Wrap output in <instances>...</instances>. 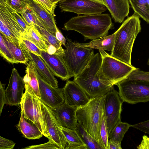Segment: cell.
Wrapping results in <instances>:
<instances>
[{"instance_id": "cell-13", "label": "cell", "mask_w": 149, "mask_h": 149, "mask_svg": "<svg viewBox=\"0 0 149 149\" xmlns=\"http://www.w3.org/2000/svg\"><path fill=\"white\" fill-rule=\"evenodd\" d=\"M40 100L52 109L62 105L65 102L63 88H55L45 81L37 71Z\"/></svg>"}, {"instance_id": "cell-20", "label": "cell", "mask_w": 149, "mask_h": 149, "mask_svg": "<svg viewBox=\"0 0 149 149\" xmlns=\"http://www.w3.org/2000/svg\"><path fill=\"white\" fill-rule=\"evenodd\" d=\"M29 3L46 29L55 36L56 25L54 15L47 12L33 0H29Z\"/></svg>"}, {"instance_id": "cell-16", "label": "cell", "mask_w": 149, "mask_h": 149, "mask_svg": "<svg viewBox=\"0 0 149 149\" xmlns=\"http://www.w3.org/2000/svg\"><path fill=\"white\" fill-rule=\"evenodd\" d=\"M65 101L78 108L86 104L90 98L85 91L73 81L68 80L63 88Z\"/></svg>"}, {"instance_id": "cell-37", "label": "cell", "mask_w": 149, "mask_h": 149, "mask_svg": "<svg viewBox=\"0 0 149 149\" xmlns=\"http://www.w3.org/2000/svg\"><path fill=\"white\" fill-rule=\"evenodd\" d=\"M42 7L49 13L54 15L56 5L49 0H33Z\"/></svg>"}, {"instance_id": "cell-11", "label": "cell", "mask_w": 149, "mask_h": 149, "mask_svg": "<svg viewBox=\"0 0 149 149\" xmlns=\"http://www.w3.org/2000/svg\"><path fill=\"white\" fill-rule=\"evenodd\" d=\"M58 5L62 12H72L78 15L102 13L107 9L104 4L93 0H63Z\"/></svg>"}, {"instance_id": "cell-19", "label": "cell", "mask_w": 149, "mask_h": 149, "mask_svg": "<svg viewBox=\"0 0 149 149\" xmlns=\"http://www.w3.org/2000/svg\"><path fill=\"white\" fill-rule=\"evenodd\" d=\"M116 22L121 23L128 15L130 10L128 0H102Z\"/></svg>"}, {"instance_id": "cell-2", "label": "cell", "mask_w": 149, "mask_h": 149, "mask_svg": "<svg viewBox=\"0 0 149 149\" xmlns=\"http://www.w3.org/2000/svg\"><path fill=\"white\" fill-rule=\"evenodd\" d=\"M141 30L139 16L134 13L128 17L116 31L114 44L111 55L131 66L133 44Z\"/></svg>"}, {"instance_id": "cell-22", "label": "cell", "mask_w": 149, "mask_h": 149, "mask_svg": "<svg viewBox=\"0 0 149 149\" xmlns=\"http://www.w3.org/2000/svg\"><path fill=\"white\" fill-rule=\"evenodd\" d=\"M116 32L112 34L100 38L93 39L86 43L75 42L77 46L89 47L92 49L111 51L114 47Z\"/></svg>"}, {"instance_id": "cell-4", "label": "cell", "mask_w": 149, "mask_h": 149, "mask_svg": "<svg viewBox=\"0 0 149 149\" xmlns=\"http://www.w3.org/2000/svg\"><path fill=\"white\" fill-rule=\"evenodd\" d=\"M104 99V95L90 98L85 105L78 108L76 112L78 123L97 141L102 149L100 124Z\"/></svg>"}, {"instance_id": "cell-38", "label": "cell", "mask_w": 149, "mask_h": 149, "mask_svg": "<svg viewBox=\"0 0 149 149\" xmlns=\"http://www.w3.org/2000/svg\"><path fill=\"white\" fill-rule=\"evenodd\" d=\"M24 149H61L54 142L50 140H49L48 142L39 145H32L22 148Z\"/></svg>"}, {"instance_id": "cell-14", "label": "cell", "mask_w": 149, "mask_h": 149, "mask_svg": "<svg viewBox=\"0 0 149 149\" xmlns=\"http://www.w3.org/2000/svg\"><path fill=\"white\" fill-rule=\"evenodd\" d=\"M25 84L23 78L17 70L14 68L6 90V104L18 106L20 104L24 93Z\"/></svg>"}, {"instance_id": "cell-6", "label": "cell", "mask_w": 149, "mask_h": 149, "mask_svg": "<svg viewBox=\"0 0 149 149\" xmlns=\"http://www.w3.org/2000/svg\"><path fill=\"white\" fill-rule=\"evenodd\" d=\"M64 46L63 59L74 77L78 74L87 65L94 54L93 49L77 46L75 42L66 38Z\"/></svg>"}, {"instance_id": "cell-45", "label": "cell", "mask_w": 149, "mask_h": 149, "mask_svg": "<svg viewBox=\"0 0 149 149\" xmlns=\"http://www.w3.org/2000/svg\"><path fill=\"white\" fill-rule=\"evenodd\" d=\"M121 143L108 140V149H121Z\"/></svg>"}, {"instance_id": "cell-41", "label": "cell", "mask_w": 149, "mask_h": 149, "mask_svg": "<svg viewBox=\"0 0 149 149\" xmlns=\"http://www.w3.org/2000/svg\"><path fill=\"white\" fill-rule=\"evenodd\" d=\"M15 144L13 141L0 136V149H13Z\"/></svg>"}, {"instance_id": "cell-29", "label": "cell", "mask_w": 149, "mask_h": 149, "mask_svg": "<svg viewBox=\"0 0 149 149\" xmlns=\"http://www.w3.org/2000/svg\"><path fill=\"white\" fill-rule=\"evenodd\" d=\"M20 15L30 26L34 27L36 25L46 29L29 3L23 8Z\"/></svg>"}, {"instance_id": "cell-47", "label": "cell", "mask_w": 149, "mask_h": 149, "mask_svg": "<svg viewBox=\"0 0 149 149\" xmlns=\"http://www.w3.org/2000/svg\"><path fill=\"white\" fill-rule=\"evenodd\" d=\"M96 1H97L101 3H103L104 4L102 0H93Z\"/></svg>"}, {"instance_id": "cell-28", "label": "cell", "mask_w": 149, "mask_h": 149, "mask_svg": "<svg viewBox=\"0 0 149 149\" xmlns=\"http://www.w3.org/2000/svg\"><path fill=\"white\" fill-rule=\"evenodd\" d=\"M131 125L127 123L120 121L111 132L109 136V140L121 143L125 134Z\"/></svg>"}, {"instance_id": "cell-18", "label": "cell", "mask_w": 149, "mask_h": 149, "mask_svg": "<svg viewBox=\"0 0 149 149\" xmlns=\"http://www.w3.org/2000/svg\"><path fill=\"white\" fill-rule=\"evenodd\" d=\"M22 49L28 59L33 61L37 71L42 79L53 87L58 88L57 79L41 57Z\"/></svg>"}, {"instance_id": "cell-23", "label": "cell", "mask_w": 149, "mask_h": 149, "mask_svg": "<svg viewBox=\"0 0 149 149\" xmlns=\"http://www.w3.org/2000/svg\"><path fill=\"white\" fill-rule=\"evenodd\" d=\"M21 111L20 120L16 127L18 131L26 138L30 139H39L43 135L35 124L28 123Z\"/></svg>"}, {"instance_id": "cell-15", "label": "cell", "mask_w": 149, "mask_h": 149, "mask_svg": "<svg viewBox=\"0 0 149 149\" xmlns=\"http://www.w3.org/2000/svg\"><path fill=\"white\" fill-rule=\"evenodd\" d=\"M54 75L63 81L74 77L65 64L63 56L56 54H51L42 51L40 56Z\"/></svg>"}, {"instance_id": "cell-24", "label": "cell", "mask_w": 149, "mask_h": 149, "mask_svg": "<svg viewBox=\"0 0 149 149\" xmlns=\"http://www.w3.org/2000/svg\"><path fill=\"white\" fill-rule=\"evenodd\" d=\"M63 131L67 143L66 149H87L86 146L76 130L63 127Z\"/></svg>"}, {"instance_id": "cell-34", "label": "cell", "mask_w": 149, "mask_h": 149, "mask_svg": "<svg viewBox=\"0 0 149 149\" xmlns=\"http://www.w3.org/2000/svg\"><path fill=\"white\" fill-rule=\"evenodd\" d=\"M20 44L23 49L41 56L42 50L31 41L22 38Z\"/></svg>"}, {"instance_id": "cell-3", "label": "cell", "mask_w": 149, "mask_h": 149, "mask_svg": "<svg viewBox=\"0 0 149 149\" xmlns=\"http://www.w3.org/2000/svg\"><path fill=\"white\" fill-rule=\"evenodd\" d=\"M102 58L100 53L94 54L85 67L74 77L73 81L79 86L90 98L105 95L113 86L102 83L97 76Z\"/></svg>"}, {"instance_id": "cell-35", "label": "cell", "mask_w": 149, "mask_h": 149, "mask_svg": "<svg viewBox=\"0 0 149 149\" xmlns=\"http://www.w3.org/2000/svg\"><path fill=\"white\" fill-rule=\"evenodd\" d=\"M127 78L132 80L149 81V72L141 71L137 68L130 72Z\"/></svg>"}, {"instance_id": "cell-9", "label": "cell", "mask_w": 149, "mask_h": 149, "mask_svg": "<svg viewBox=\"0 0 149 149\" xmlns=\"http://www.w3.org/2000/svg\"><path fill=\"white\" fill-rule=\"evenodd\" d=\"M0 31L10 40L18 44L25 32L5 0H0Z\"/></svg>"}, {"instance_id": "cell-25", "label": "cell", "mask_w": 149, "mask_h": 149, "mask_svg": "<svg viewBox=\"0 0 149 149\" xmlns=\"http://www.w3.org/2000/svg\"><path fill=\"white\" fill-rule=\"evenodd\" d=\"M35 44L42 51L47 52L48 46L38 31L35 27L29 26L21 37Z\"/></svg>"}, {"instance_id": "cell-27", "label": "cell", "mask_w": 149, "mask_h": 149, "mask_svg": "<svg viewBox=\"0 0 149 149\" xmlns=\"http://www.w3.org/2000/svg\"><path fill=\"white\" fill-rule=\"evenodd\" d=\"M134 13L149 23V6L146 0H128Z\"/></svg>"}, {"instance_id": "cell-32", "label": "cell", "mask_w": 149, "mask_h": 149, "mask_svg": "<svg viewBox=\"0 0 149 149\" xmlns=\"http://www.w3.org/2000/svg\"><path fill=\"white\" fill-rule=\"evenodd\" d=\"M100 132L103 149H108L109 138L104 117L103 108L102 111L100 118Z\"/></svg>"}, {"instance_id": "cell-30", "label": "cell", "mask_w": 149, "mask_h": 149, "mask_svg": "<svg viewBox=\"0 0 149 149\" xmlns=\"http://www.w3.org/2000/svg\"><path fill=\"white\" fill-rule=\"evenodd\" d=\"M76 130L87 146V149H102L97 141L78 123Z\"/></svg>"}, {"instance_id": "cell-17", "label": "cell", "mask_w": 149, "mask_h": 149, "mask_svg": "<svg viewBox=\"0 0 149 149\" xmlns=\"http://www.w3.org/2000/svg\"><path fill=\"white\" fill-rule=\"evenodd\" d=\"M77 108L69 105L65 101L62 105L52 110L63 127L76 130L78 124L76 113Z\"/></svg>"}, {"instance_id": "cell-21", "label": "cell", "mask_w": 149, "mask_h": 149, "mask_svg": "<svg viewBox=\"0 0 149 149\" xmlns=\"http://www.w3.org/2000/svg\"><path fill=\"white\" fill-rule=\"evenodd\" d=\"M25 71L26 74L23 78L25 88L32 90L40 99L41 95L37 75V71L33 61H30L27 63Z\"/></svg>"}, {"instance_id": "cell-10", "label": "cell", "mask_w": 149, "mask_h": 149, "mask_svg": "<svg viewBox=\"0 0 149 149\" xmlns=\"http://www.w3.org/2000/svg\"><path fill=\"white\" fill-rule=\"evenodd\" d=\"M123 102L118 92L113 88L104 95L103 110L108 138L110 133L121 121V114Z\"/></svg>"}, {"instance_id": "cell-49", "label": "cell", "mask_w": 149, "mask_h": 149, "mask_svg": "<svg viewBox=\"0 0 149 149\" xmlns=\"http://www.w3.org/2000/svg\"><path fill=\"white\" fill-rule=\"evenodd\" d=\"M147 3L149 6V0H146Z\"/></svg>"}, {"instance_id": "cell-46", "label": "cell", "mask_w": 149, "mask_h": 149, "mask_svg": "<svg viewBox=\"0 0 149 149\" xmlns=\"http://www.w3.org/2000/svg\"><path fill=\"white\" fill-rule=\"evenodd\" d=\"M54 3L56 4L57 3L63 0H49Z\"/></svg>"}, {"instance_id": "cell-8", "label": "cell", "mask_w": 149, "mask_h": 149, "mask_svg": "<svg viewBox=\"0 0 149 149\" xmlns=\"http://www.w3.org/2000/svg\"><path fill=\"white\" fill-rule=\"evenodd\" d=\"M25 91L20 105L26 120L32 122L47 138L49 134L42 113L40 99L31 89L25 88Z\"/></svg>"}, {"instance_id": "cell-7", "label": "cell", "mask_w": 149, "mask_h": 149, "mask_svg": "<svg viewBox=\"0 0 149 149\" xmlns=\"http://www.w3.org/2000/svg\"><path fill=\"white\" fill-rule=\"evenodd\" d=\"M119 96L124 102L131 104L149 101V81L126 78L116 85Z\"/></svg>"}, {"instance_id": "cell-5", "label": "cell", "mask_w": 149, "mask_h": 149, "mask_svg": "<svg viewBox=\"0 0 149 149\" xmlns=\"http://www.w3.org/2000/svg\"><path fill=\"white\" fill-rule=\"evenodd\" d=\"M99 50L102 62L97 75L100 81L107 86L116 85L137 68L113 57L104 50Z\"/></svg>"}, {"instance_id": "cell-26", "label": "cell", "mask_w": 149, "mask_h": 149, "mask_svg": "<svg viewBox=\"0 0 149 149\" xmlns=\"http://www.w3.org/2000/svg\"><path fill=\"white\" fill-rule=\"evenodd\" d=\"M4 42L17 63L27 64L29 60L27 58L22 49L20 43H17L6 38L0 33Z\"/></svg>"}, {"instance_id": "cell-39", "label": "cell", "mask_w": 149, "mask_h": 149, "mask_svg": "<svg viewBox=\"0 0 149 149\" xmlns=\"http://www.w3.org/2000/svg\"><path fill=\"white\" fill-rule=\"evenodd\" d=\"M8 3L11 11L15 17L18 23L25 32L28 27L30 26L25 21L22 16L20 15V14L11 6Z\"/></svg>"}, {"instance_id": "cell-44", "label": "cell", "mask_w": 149, "mask_h": 149, "mask_svg": "<svg viewBox=\"0 0 149 149\" xmlns=\"http://www.w3.org/2000/svg\"><path fill=\"white\" fill-rule=\"evenodd\" d=\"M56 31L55 33L56 38L58 40L62 42V44L64 45L66 43V39L63 36L57 26H56Z\"/></svg>"}, {"instance_id": "cell-40", "label": "cell", "mask_w": 149, "mask_h": 149, "mask_svg": "<svg viewBox=\"0 0 149 149\" xmlns=\"http://www.w3.org/2000/svg\"><path fill=\"white\" fill-rule=\"evenodd\" d=\"M5 84L0 83V115L2 113L3 106L6 104V97L5 90Z\"/></svg>"}, {"instance_id": "cell-1", "label": "cell", "mask_w": 149, "mask_h": 149, "mask_svg": "<svg viewBox=\"0 0 149 149\" xmlns=\"http://www.w3.org/2000/svg\"><path fill=\"white\" fill-rule=\"evenodd\" d=\"M114 28L110 15L100 13L72 17L65 23L63 29L77 31L81 34L86 40L106 36L109 31Z\"/></svg>"}, {"instance_id": "cell-31", "label": "cell", "mask_w": 149, "mask_h": 149, "mask_svg": "<svg viewBox=\"0 0 149 149\" xmlns=\"http://www.w3.org/2000/svg\"><path fill=\"white\" fill-rule=\"evenodd\" d=\"M34 27L40 32L47 46L51 45L58 50L64 49L62 47V42L57 39L55 36L47 30L39 26L35 25Z\"/></svg>"}, {"instance_id": "cell-42", "label": "cell", "mask_w": 149, "mask_h": 149, "mask_svg": "<svg viewBox=\"0 0 149 149\" xmlns=\"http://www.w3.org/2000/svg\"><path fill=\"white\" fill-rule=\"evenodd\" d=\"M131 127L149 134V119L136 124L132 125Z\"/></svg>"}, {"instance_id": "cell-36", "label": "cell", "mask_w": 149, "mask_h": 149, "mask_svg": "<svg viewBox=\"0 0 149 149\" xmlns=\"http://www.w3.org/2000/svg\"><path fill=\"white\" fill-rule=\"evenodd\" d=\"M6 1L20 14L23 8L29 4V0H5Z\"/></svg>"}, {"instance_id": "cell-43", "label": "cell", "mask_w": 149, "mask_h": 149, "mask_svg": "<svg viewBox=\"0 0 149 149\" xmlns=\"http://www.w3.org/2000/svg\"><path fill=\"white\" fill-rule=\"evenodd\" d=\"M138 149H149V137L144 135L141 143L137 146Z\"/></svg>"}, {"instance_id": "cell-48", "label": "cell", "mask_w": 149, "mask_h": 149, "mask_svg": "<svg viewBox=\"0 0 149 149\" xmlns=\"http://www.w3.org/2000/svg\"><path fill=\"white\" fill-rule=\"evenodd\" d=\"M147 64L149 66V58L148 59V62H147Z\"/></svg>"}, {"instance_id": "cell-12", "label": "cell", "mask_w": 149, "mask_h": 149, "mask_svg": "<svg viewBox=\"0 0 149 149\" xmlns=\"http://www.w3.org/2000/svg\"><path fill=\"white\" fill-rule=\"evenodd\" d=\"M40 106L49 134L48 139L56 143L61 149H66L67 143L63 131V127L56 118L51 108L42 101Z\"/></svg>"}, {"instance_id": "cell-33", "label": "cell", "mask_w": 149, "mask_h": 149, "mask_svg": "<svg viewBox=\"0 0 149 149\" xmlns=\"http://www.w3.org/2000/svg\"><path fill=\"white\" fill-rule=\"evenodd\" d=\"M0 54L7 61L12 64L18 63L5 44L3 38L0 34Z\"/></svg>"}]
</instances>
